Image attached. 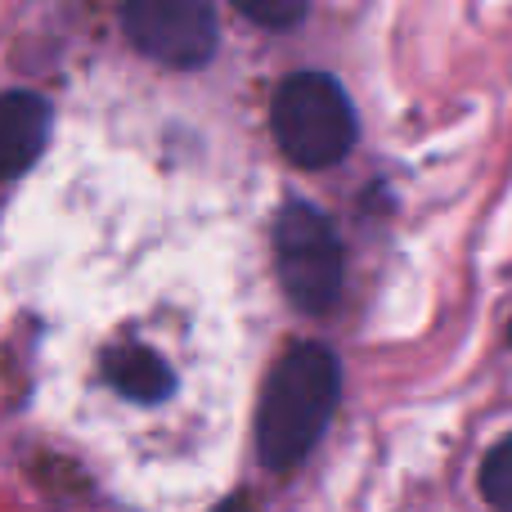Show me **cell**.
I'll return each instance as SVG.
<instances>
[{"instance_id": "obj_1", "label": "cell", "mask_w": 512, "mask_h": 512, "mask_svg": "<svg viewBox=\"0 0 512 512\" xmlns=\"http://www.w3.org/2000/svg\"><path fill=\"white\" fill-rule=\"evenodd\" d=\"M342 400V360L324 342H297L270 369L256 409V454L270 472H288L328 432Z\"/></svg>"}, {"instance_id": "obj_2", "label": "cell", "mask_w": 512, "mask_h": 512, "mask_svg": "<svg viewBox=\"0 0 512 512\" xmlns=\"http://www.w3.org/2000/svg\"><path fill=\"white\" fill-rule=\"evenodd\" d=\"M270 131L279 153L301 171L337 167L360 140L355 104L333 72H292L270 99Z\"/></svg>"}, {"instance_id": "obj_3", "label": "cell", "mask_w": 512, "mask_h": 512, "mask_svg": "<svg viewBox=\"0 0 512 512\" xmlns=\"http://www.w3.org/2000/svg\"><path fill=\"white\" fill-rule=\"evenodd\" d=\"M270 243L274 274L292 306L301 315H328L342 297V239H337L333 221L315 203L292 198L274 216Z\"/></svg>"}, {"instance_id": "obj_4", "label": "cell", "mask_w": 512, "mask_h": 512, "mask_svg": "<svg viewBox=\"0 0 512 512\" xmlns=\"http://www.w3.org/2000/svg\"><path fill=\"white\" fill-rule=\"evenodd\" d=\"M122 23L126 36L167 68H203L221 41L212 0H122Z\"/></svg>"}, {"instance_id": "obj_5", "label": "cell", "mask_w": 512, "mask_h": 512, "mask_svg": "<svg viewBox=\"0 0 512 512\" xmlns=\"http://www.w3.org/2000/svg\"><path fill=\"white\" fill-rule=\"evenodd\" d=\"M50 135V108L32 90L0 95V180H14L32 167Z\"/></svg>"}, {"instance_id": "obj_6", "label": "cell", "mask_w": 512, "mask_h": 512, "mask_svg": "<svg viewBox=\"0 0 512 512\" xmlns=\"http://www.w3.org/2000/svg\"><path fill=\"white\" fill-rule=\"evenodd\" d=\"M477 486H481V499H486L490 508H512V436H504L499 445L486 450L481 472H477Z\"/></svg>"}, {"instance_id": "obj_7", "label": "cell", "mask_w": 512, "mask_h": 512, "mask_svg": "<svg viewBox=\"0 0 512 512\" xmlns=\"http://www.w3.org/2000/svg\"><path fill=\"white\" fill-rule=\"evenodd\" d=\"M243 18H252L256 27H270V32H292V27L306 18L310 0H234Z\"/></svg>"}]
</instances>
